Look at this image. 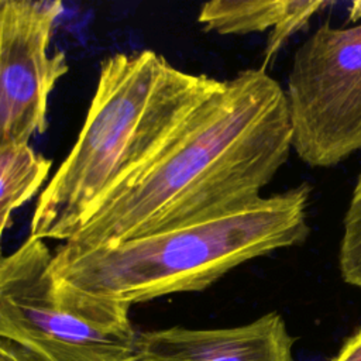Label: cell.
I'll use <instances>...</instances> for the list:
<instances>
[{"instance_id": "1", "label": "cell", "mask_w": 361, "mask_h": 361, "mask_svg": "<svg viewBox=\"0 0 361 361\" xmlns=\"http://www.w3.org/2000/svg\"><path fill=\"white\" fill-rule=\"evenodd\" d=\"M292 149L285 90L247 68L203 102L147 165L111 190L59 250L83 252L192 224L261 195Z\"/></svg>"}, {"instance_id": "2", "label": "cell", "mask_w": 361, "mask_h": 361, "mask_svg": "<svg viewBox=\"0 0 361 361\" xmlns=\"http://www.w3.org/2000/svg\"><path fill=\"white\" fill-rule=\"evenodd\" d=\"M221 85L151 49L106 58L78 140L37 200L30 237L68 241Z\"/></svg>"}, {"instance_id": "11", "label": "cell", "mask_w": 361, "mask_h": 361, "mask_svg": "<svg viewBox=\"0 0 361 361\" xmlns=\"http://www.w3.org/2000/svg\"><path fill=\"white\" fill-rule=\"evenodd\" d=\"M330 361H361V327L344 341Z\"/></svg>"}, {"instance_id": "12", "label": "cell", "mask_w": 361, "mask_h": 361, "mask_svg": "<svg viewBox=\"0 0 361 361\" xmlns=\"http://www.w3.org/2000/svg\"><path fill=\"white\" fill-rule=\"evenodd\" d=\"M0 361H39L25 348L0 338Z\"/></svg>"}, {"instance_id": "6", "label": "cell", "mask_w": 361, "mask_h": 361, "mask_svg": "<svg viewBox=\"0 0 361 361\" xmlns=\"http://www.w3.org/2000/svg\"><path fill=\"white\" fill-rule=\"evenodd\" d=\"M61 1L0 0V151L30 145L48 127V99L69 66L51 51Z\"/></svg>"}, {"instance_id": "4", "label": "cell", "mask_w": 361, "mask_h": 361, "mask_svg": "<svg viewBox=\"0 0 361 361\" xmlns=\"http://www.w3.org/2000/svg\"><path fill=\"white\" fill-rule=\"evenodd\" d=\"M52 257L28 235L0 258V338L39 361H138L131 305L58 285Z\"/></svg>"}, {"instance_id": "10", "label": "cell", "mask_w": 361, "mask_h": 361, "mask_svg": "<svg viewBox=\"0 0 361 361\" xmlns=\"http://www.w3.org/2000/svg\"><path fill=\"white\" fill-rule=\"evenodd\" d=\"M338 271L345 283L361 289V172L343 219Z\"/></svg>"}, {"instance_id": "3", "label": "cell", "mask_w": 361, "mask_h": 361, "mask_svg": "<svg viewBox=\"0 0 361 361\" xmlns=\"http://www.w3.org/2000/svg\"><path fill=\"white\" fill-rule=\"evenodd\" d=\"M312 186L300 183L188 226L83 252L56 250L58 285L124 302L204 290L235 267L300 245L309 235Z\"/></svg>"}, {"instance_id": "5", "label": "cell", "mask_w": 361, "mask_h": 361, "mask_svg": "<svg viewBox=\"0 0 361 361\" xmlns=\"http://www.w3.org/2000/svg\"><path fill=\"white\" fill-rule=\"evenodd\" d=\"M283 90L302 162L331 168L361 151V24L319 25L295 51Z\"/></svg>"}, {"instance_id": "9", "label": "cell", "mask_w": 361, "mask_h": 361, "mask_svg": "<svg viewBox=\"0 0 361 361\" xmlns=\"http://www.w3.org/2000/svg\"><path fill=\"white\" fill-rule=\"evenodd\" d=\"M51 166V159L30 145L0 151V247L11 213L38 192Z\"/></svg>"}, {"instance_id": "7", "label": "cell", "mask_w": 361, "mask_h": 361, "mask_svg": "<svg viewBox=\"0 0 361 361\" xmlns=\"http://www.w3.org/2000/svg\"><path fill=\"white\" fill-rule=\"evenodd\" d=\"M293 343L282 314L268 312L234 327L140 331L138 361H296Z\"/></svg>"}, {"instance_id": "8", "label": "cell", "mask_w": 361, "mask_h": 361, "mask_svg": "<svg viewBox=\"0 0 361 361\" xmlns=\"http://www.w3.org/2000/svg\"><path fill=\"white\" fill-rule=\"evenodd\" d=\"M329 4V1L214 0L202 4L197 21L204 31L221 35H244L271 30L261 65L267 69L283 44Z\"/></svg>"}]
</instances>
